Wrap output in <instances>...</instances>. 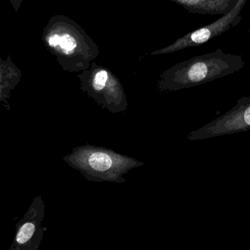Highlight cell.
Segmentation results:
<instances>
[{"instance_id":"obj_1","label":"cell","mask_w":250,"mask_h":250,"mask_svg":"<svg viewBox=\"0 0 250 250\" xmlns=\"http://www.w3.org/2000/svg\"><path fill=\"white\" fill-rule=\"evenodd\" d=\"M244 67L242 56L225 53L219 48L172 65L161 74L158 88L162 92L191 88L228 77Z\"/></svg>"},{"instance_id":"obj_2","label":"cell","mask_w":250,"mask_h":250,"mask_svg":"<svg viewBox=\"0 0 250 250\" xmlns=\"http://www.w3.org/2000/svg\"><path fill=\"white\" fill-rule=\"evenodd\" d=\"M42 39L46 49L68 72L88 69L100 52L83 27L65 16L52 17L43 30Z\"/></svg>"},{"instance_id":"obj_3","label":"cell","mask_w":250,"mask_h":250,"mask_svg":"<svg viewBox=\"0 0 250 250\" xmlns=\"http://www.w3.org/2000/svg\"><path fill=\"white\" fill-rule=\"evenodd\" d=\"M248 0H238L236 5L229 12L221 16L220 18L207 25L187 33L183 37L166 47L151 52V55H167L188 48L195 47L207 43L217 36L226 33L242 21L241 12Z\"/></svg>"},{"instance_id":"obj_4","label":"cell","mask_w":250,"mask_h":250,"mask_svg":"<svg viewBox=\"0 0 250 250\" xmlns=\"http://www.w3.org/2000/svg\"><path fill=\"white\" fill-rule=\"evenodd\" d=\"M250 128V97L241 98L236 104L219 118L187 136L191 141L242 132Z\"/></svg>"},{"instance_id":"obj_5","label":"cell","mask_w":250,"mask_h":250,"mask_svg":"<svg viewBox=\"0 0 250 250\" xmlns=\"http://www.w3.org/2000/svg\"><path fill=\"white\" fill-rule=\"evenodd\" d=\"M79 78L81 80L82 88L96 100L109 102L125 99L119 80L109 69L97 65L94 61Z\"/></svg>"},{"instance_id":"obj_6","label":"cell","mask_w":250,"mask_h":250,"mask_svg":"<svg viewBox=\"0 0 250 250\" xmlns=\"http://www.w3.org/2000/svg\"><path fill=\"white\" fill-rule=\"evenodd\" d=\"M188 13L200 15L222 16L229 12L238 0H169Z\"/></svg>"},{"instance_id":"obj_7","label":"cell","mask_w":250,"mask_h":250,"mask_svg":"<svg viewBox=\"0 0 250 250\" xmlns=\"http://www.w3.org/2000/svg\"><path fill=\"white\" fill-rule=\"evenodd\" d=\"M114 159L104 151H96L90 153L87 157V165L91 170L97 173H104L114 167Z\"/></svg>"},{"instance_id":"obj_8","label":"cell","mask_w":250,"mask_h":250,"mask_svg":"<svg viewBox=\"0 0 250 250\" xmlns=\"http://www.w3.org/2000/svg\"><path fill=\"white\" fill-rule=\"evenodd\" d=\"M36 225L31 222H27L20 228L17 232L16 241L17 244L24 245L27 244L36 232Z\"/></svg>"},{"instance_id":"obj_9","label":"cell","mask_w":250,"mask_h":250,"mask_svg":"<svg viewBox=\"0 0 250 250\" xmlns=\"http://www.w3.org/2000/svg\"><path fill=\"white\" fill-rule=\"evenodd\" d=\"M11 2L12 4L13 7H14L15 12L18 13L19 10H20V7H21L22 0H11Z\"/></svg>"}]
</instances>
